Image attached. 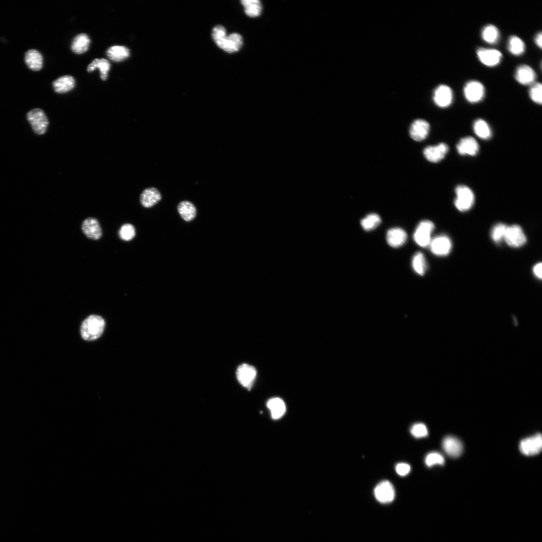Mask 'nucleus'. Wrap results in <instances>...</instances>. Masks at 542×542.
I'll use <instances>...</instances> for the list:
<instances>
[{
    "mask_svg": "<svg viewBox=\"0 0 542 542\" xmlns=\"http://www.w3.org/2000/svg\"><path fill=\"white\" fill-rule=\"evenodd\" d=\"M410 432L411 434L417 438L426 437L428 435V429L423 423H417L412 426Z\"/></svg>",
    "mask_w": 542,
    "mask_h": 542,
    "instance_id": "58836bf2",
    "label": "nucleus"
},
{
    "mask_svg": "<svg viewBox=\"0 0 542 542\" xmlns=\"http://www.w3.org/2000/svg\"><path fill=\"white\" fill-rule=\"evenodd\" d=\"M412 266L416 273L421 276L425 274L427 266L422 253L417 252L414 255L412 259Z\"/></svg>",
    "mask_w": 542,
    "mask_h": 542,
    "instance_id": "72a5a7b5",
    "label": "nucleus"
},
{
    "mask_svg": "<svg viewBox=\"0 0 542 542\" xmlns=\"http://www.w3.org/2000/svg\"><path fill=\"white\" fill-rule=\"evenodd\" d=\"M456 199L455 204L457 208L464 212L470 209L474 203V195L472 190L466 186H459L456 189Z\"/></svg>",
    "mask_w": 542,
    "mask_h": 542,
    "instance_id": "7ed1b4c3",
    "label": "nucleus"
},
{
    "mask_svg": "<svg viewBox=\"0 0 542 542\" xmlns=\"http://www.w3.org/2000/svg\"><path fill=\"white\" fill-rule=\"evenodd\" d=\"M434 228V224L432 221L427 220L421 221L414 234L415 242L423 248L429 246L432 240L431 236Z\"/></svg>",
    "mask_w": 542,
    "mask_h": 542,
    "instance_id": "20e7f679",
    "label": "nucleus"
},
{
    "mask_svg": "<svg viewBox=\"0 0 542 542\" xmlns=\"http://www.w3.org/2000/svg\"><path fill=\"white\" fill-rule=\"evenodd\" d=\"M99 69L101 72V77L103 80H106L108 78V74L111 68V64L109 62L105 59H95L87 67V71L89 72L94 71L96 69Z\"/></svg>",
    "mask_w": 542,
    "mask_h": 542,
    "instance_id": "c85d7f7f",
    "label": "nucleus"
},
{
    "mask_svg": "<svg viewBox=\"0 0 542 542\" xmlns=\"http://www.w3.org/2000/svg\"><path fill=\"white\" fill-rule=\"evenodd\" d=\"M534 41L537 46L541 49L542 47V34L541 32H539L536 35Z\"/></svg>",
    "mask_w": 542,
    "mask_h": 542,
    "instance_id": "37998d69",
    "label": "nucleus"
},
{
    "mask_svg": "<svg viewBox=\"0 0 542 542\" xmlns=\"http://www.w3.org/2000/svg\"><path fill=\"white\" fill-rule=\"evenodd\" d=\"M25 62L28 67L33 71L40 70L43 67L42 56L35 50H31L26 53Z\"/></svg>",
    "mask_w": 542,
    "mask_h": 542,
    "instance_id": "393cba45",
    "label": "nucleus"
},
{
    "mask_svg": "<svg viewBox=\"0 0 542 542\" xmlns=\"http://www.w3.org/2000/svg\"><path fill=\"white\" fill-rule=\"evenodd\" d=\"M396 471L399 475L404 476L410 473L411 467L408 464L400 463L396 466Z\"/></svg>",
    "mask_w": 542,
    "mask_h": 542,
    "instance_id": "a19ab883",
    "label": "nucleus"
},
{
    "mask_svg": "<svg viewBox=\"0 0 542 542\" xmlns=\"http://www.w3.org/2000/svg\"><path fill=\"white\" fill-rule=\"evenodd\" d=\"M105 325V321L101 316L97 315H90L81 324V336L86 341L95 340L103 334Z\"/></svg>",
    "mask_w": 542,
    "mask_h": 542,
    "instance_id": "f257e3e1",
    "label": "nucleus"
},
{
    "mask_svg": "<svg viewBox=\"0 0 542 542\" xmlns=\"http://www.w3.org/2000/svg\"><path fill=\"white\" fill-rule=\"evenodd\" d=\"M507 47L509 52L515 56L522 55L526 50L525 42L521 38L516 35L510 37Z\"/></svg>",
    "mask_w": 542,
    "mask_h": 542,
    "instance_id": "bb28decb",
    "label": "nucleus"
},
{
    "mask_svg": "<svg viewBox=\"0 0 542 542\" xmlns=\"http://www.w3.org/2000/svg\"><path fill=\"white\" fill-rule=\"evenodd\" d=\"M81 230L87 238L93 240H99L103 236L100 222L94 217H88L83 221Z\"/></svg>",
    "mask_w": 542,
    "mask_h": 542,
    "instance_id": "9b49d317",
    "label": "nucleus"
},
{
    "mask_svg": "<svg viewBox=\"0 0 542 542\" xmlns=\"http://www.w3.org/2000/svg\"><path fill=\"white\" fill-rule=\"evenodd\" d=\"M225 28L221 25H217L212 30V37L216 44L227 36Z\"/></svg>",
    "mask_w": 542,
    "mask_h": 542,
    "instance_id": "ea45409f",
    "label": "nucleus"
},
{
    "mask_svg": "<svg viewBox=\"0 0 542 542\" xmlns=\"http://www.w3.org/2000/svg\"><path fill=\"white\" fill-rule=\"evenodd\" d=\"M464 94L466 100L470 103L475 104L481 101L485 94V88L483 84L478 80L468 82L464 88Z\"/></svg>",
    "mask_w": 542,
    "mask_h": 542,
    "instance_id": "39448f33",
    "label": "nucleus"
},
{
    "mask_svg": "<svg viewBox=\"0 0 542 542\" xmlns=\"http://www.w3.org/2000/svg\"><path fill=\"white\" fill-rule=\"evenodd\" d=\"M536 73L529 66L524 65L519 66L516 69L515 77L521 84L531 85L535 82Z\"/></svg>",
    "mask_w": 542,
    "mask_h": 542,
    "instance_id": "a211bd4d",
    "label": "nucleus"
},
{
    "mask_svg": "<svg viewBox=\"0 0 542 542\" xmlns=\"http://www.w3.org/2000/svg\"><path fill=\"white\" fill-rule=\"evenodd\" d=\"M216 44L225 52L234 53L238 52L242 48L243 39L240 34L235 33L226 36Z\"/></svg>",
    "mask_w": 542,
    "mask_h": 542,
    "instance_id": "f8f14e48",
    "label": "nucleus"
},
{
    "mask_svg": "<svg viewBox=\"0 0 542 542\" xmlns=\"http://www.w3.org/2000/svg\"><path fill=\"white\" fill-rule=\"evenodd\" d=\"M237 376L239 383L243 387L250 390L256 379L257 371L254 367L245 364L239 367Z\"/></svg>",
    "mask_w": 542,
    "mask_h": 542,
    "instance_id": "ddd939ff",
    "label": "nucleus"
},
{
    "mask_svg": "<svg viewBox=\"0 0 542 542\" xmlns=\"http://www.w3.org/2000/svg\"><path fill=\"white\" fill-rule=\"evenodd\" d=\"M74 86L75 80L72 76L70 75L60 77L53 83L55 92L60 94L66 93L70 91Z\"/></svg>",
    "mask_w": 542,
    "mask_h": 542,
    "instance_id": "b1692460",
    "label": "nucleus"
},
{
    "mask_svg": "<svg viewBox=\"0 0 542 542\" xmlns=\"http://www.w3.org/2000/svg\"><path fill=\"white\" fill-rule=\"evenodd\" d=\"M27 118L35 134L42 135L47 132L49 121L43 110L39 108L33 109L27 113Z\"/></svg>",
    "mask_w": 542,
    "mask_h": 542,
    "instance_id": "f03ea898",
    "label": "nucleus"
},
{
    "mask_svg": "<svg viewBox=\"0 0 542 542\" xmlns=\"http://www.w3.org/2000/svg\"><path fill=\"white\" fill-rule=\"evenodd\" d=\"M267 406L271 412V416L273 419L277 420L281 418L286 412L285 404L279 398H273L270 399L267 402Z\"/></svg>",
    "mask_w": 542,
    "mask_h": 542,
    "instance_id": "4be33fe9",
    "label": "nucleus"
},
{
    "mask_svg": "<svg viewBox=\"0 0 542 542\" xmlns=\"http://www.w3.org/2000/svg\"><path fill=\"white\" fill-rule=\"evenodd\" d=\"M542 448V438L540 433L523 440L520 444L521 453L527 456L539 454Z\"/></svg>",
    "mask_w": 542,
    "mask_h": 542,
    "instance_id": "1a4fd4ad",
    "label": "nucleus"
},
{
    "mask_svg": "<svg viewBox=\"0 0 542 542\" xmlns=\"http://www.w3.org/2000/svg\"><path fill=\"white\" fill-rule=\"evenodd\" d=\"M445 463L443 457L437 453L429 454L426 457L425 464L431 467L436 465H443Z\"/></svg>",
    "mask_w": 542,
    "mask_h": 542,
    "instance_id": "4c0bfd02",
    "label": "nucleus"
},
{
    "mask_svg": "<svg viewBox=\"0 0 542 542\" xmlns=\"http://www.w3.org/2000/svg\"><path fill=\"white\" fill-rule=\"evenodd\" d=\"M246 15L250 17H256L260 15L262 7L258 0H243L241 1Z\"/></svg>",
    "mask_w": 542,
    "mask_h": 542,
    "instance_id": "2f4dec72",
    "label": "nucleus"
},
{
    "mask_svg": "<svg viewBox=\"0 0 542 542\" xmlns=\"http://www.w3.org/2000/svg\"><path fill=\"white\" fill-rule=\"evenodd\" d=\"M162 200L160 191L155 188H149L145 189L142 193L140 201L143 207L150 208L156 205Z\"/></svg>",
    "mask_w": 542,
    "mask_h": 542,
    "instance_id": "aec40b11",
    "label": "nucleus"
},
{
    "mask_svg": "<svg viewBox=\"0 0 542 542\" xmlns=\"http://www.w3.org/2000/svg\"><path fill=\"white\" fill-rule=\"evenodd\" d=\"M107 55L111 60L120 62L129 58L130 50L124 46H114L108 49Z\"/></svg>",
    "mask_w": 542,
    "mask_h": 542,
    "instance_id": "c756f323",
    "label": "nucleus"
},
{
    "mask_svg": "<svg viewBox=\"0 0 542 542\" xmlns=\"http://www.w3.org/2000/svg\"><path fill=\"white\" fill-rule=\"evenodd\" d=\"M429 246L434 255L437 256H445L451 250L452 243L448 237L441 235L431 240Z\"/></svg>",
    "mask_w": 542,
    "mask_h": 542,
    "instance_id": "4468645a",
    "label": "nucleus"
},
{
    "mask_svg": "<svg viewBox=\"0 0 542 542\" xmlns=\"http://www.w3.org/2000/svg\"><path fill=\"white\" fill-rule=\"evenodd\" d=\"M430 125L425 120L418 119L412 124L410 129L411 138L416 141H422L428 136Z\"/></svg>",
    "mask_w": 542,
    "mask_h": 542,
    "instance_id": "2eb2a0df",
    "label": "nucleus"
},
{
    "mask_svg": "<svg viewBox=\"0 0 542 542\" xmlns=\"http://www.w3.org/2000/svg\"><path fill=\"white\" fill-rule=\"evenodd\" d=\"M458 153L463 156L476 155L479 150L478 143L472 137H467L462 139L457 145Z\"/></svg>",
    "mask_w": 542,
    "mask_h": 542,
    "instance_id": "6ab92c4d",
    "label": "nucleus"
},
{
    "mask_svg": "<svg viewBox=\"0 0 542 542\" xmlns=\"http://www.w3.org/2000/svg\"><path fill=\"white\" fill-rule=\"evenodd\" d=\"M474 130L479 138L488 140L491 137V131L488 124L484 120L479 119L474 124Z\"/></svg>",
    "mask_w": 542,
    "mask_h": 542,
    "instance_id": "7c9ffc66",
    "label": "nucleus"
},
{
    "mask_svg": "<svg viewBox=\"0 0 542 542\" xmlns=\"http://www.w3.org/2000/svg\"><path fill=\"white\" fill-rule=\"evenodd\" d=\"M481 37L486 43L495 44L500 38V32L498 28L492 24L485 26L481 31Z\"/></svg>",
    "mask_w": 542,
    "mask_h": 542,
    "instance_id": "cd10ccee",
    "label": "nucleus"
},
{
    "mask_svg": "<svg viewBox=\"0 0 542 542\" xmlns=\"http://www.w3.org/2000/svg\"><path fill=\"white\" fill-rule=\"evenodd\" d=\"M386 238L389 246L397 248L406 243L407 239V235L402 229L394 228L388 231Z\"/></svg>",
    "mask_w": 542,
    "mask_h": 542,
    "instance_id": "412c9836",
    "label": "nucleus"
},
{
    "mask_svg": "<svg viewBox=\"0 0 542 542\" xmlns=\"http://www.w3.org/2000/svg\"><path fill=\"white\" fill-rule=\"evenodd\" d=\"M507 227L508 226L502 223L494 226L491 233V238L494 242L499 243L504 240Z\"/></svg>",
    "mask_w": 542,
    "mask_h": 542,
    "instance_id": "c9c22d12",
    "label": "nucleus"
},
{
    "mask_svg": "<svg viewBox=\"0 0 542 542\" xmlns=\"http://www.w3.org/2000/svg\"><path fill=\"white\" fill-rule=\"evenodd\" d=\"M479 61L488 67H494L499 65L502 61L503 55L495 49L479 48L476 52Z\"/></svg>",
    "mask_w": 542,
    "mask_h": 542,
    "instance_id": "0eeeda50",
    "label": "nucleus"
},
{
    "mask_svg": "<svg viewBox=\"0 0 542 542\" xmlns=\"http://www.w3.org/2000/svg\"><path fill=\"white\" fill-rule=\"evenodd\" d=\"M449 148L445 143H440L436 146H429L424 150L425 158L429 162L437 163L441 161L446 155Z\"/></svg>",
    "mask_w": 542,
    "mask_h": 542,
    "instance_id": "dca6fc26",
    "label": "nucleus"
},
{
    "mask_svg": "<svg viewBox=\"0 0 542 542\" xmlns=\"http://www.w3.org/2000/svg\"><path fill=\"white\" fill-rule=\"evenodd\" d=\"M542 264L541 263H539L536 265L533 269V272L535 275L539 279H541L542 278Z\"/></svg>",
    "mask_w": 542,
    "mask_h": 542,
    "instance_id": "79ce46f5",
    "label": "nucleus"
},
{
    "mask_svg": "<svg viewBox=\"0 0 542 542\" xmlns=\"http://www.w3.org/2000/svg\"><path fill=\"white\" fill-rule=\"evenodd\" d=\"M177 211L180 216L187 222L193 220L197 215L196 206L188 201L180 202L177 206Z\"/></svg>",
    "mask_w": 542,
    "mask_h": 542,
    "instance_id": "5701e85b",
    "label": "nucleus"
},
{
    "mask_svg": "<svg viewBox=\"0 0 542 542\" xmlns=\"http://www.w3.org/2000/svg\"><path fill=\"white\" fill-rule=\"evenodd\" d=\"M504 240L509 246L513 248L522 247L527 242L524 232L518 225H513L507 227Z\"/></svg>",
    "mask_w": 542,
    "mask_h": 542,
    "instance_id": "6e6552de",
    "label": "nucleus"
},
{
    "mask_svg": "<svg viewBox=\"0 0 542 542\" xmlns=\"http://www.w3.org/2000/svg\"><path fill=\"white\" fill-rule=\"evenodd\" d=\"M435 104L440 108L449 107L454 101V93L450 87L441 84L435 89L433 95Z\"/></svg>",
    "mask_w": 542,
    "mask_h": 542,
    "instance_id": "423d86ee",
    "label": "nucleus"
},
{
    "mask_svg": "<svg viewBox=\"0 0 542 542\" xmlns=\"http://www.w3.org/2000/svg\"><path fill=\"white\" fill-rule=\"evenodd\" d=\"M381 221V218L378 214L371 213L361 220V225L365 231H371L377 228Z\"/></svg>",
    "mask_w": 542,
    "mask_h": 542,
    "instance_id": "473e14b6",
    "label": "nucleus"
},
{
    "mask_svg": "<svg viewBox=\"0 0 542 542\" xmlns=\"http://www.w3.org/2000/svg\"><path fill=\"white\" fill-rule=\"evenodd\" d=\"M136 235V232L134 226L130 223L123 224L121 227L119 235L120 239L124 241H130L132 240Z\"/></svg>",
    "mask_w": 542,
    "mask_h": 542,
    "instance_id": "f704fd0d",
    "label": "nucleus"
},
{
    "mask_svg": "<svg viewBox=\"0 0 542 542\" xmlns=\"http://www.w3.org/2000/svg\"><path fill=\"white\" fill-rule=\"evenodd\" d=\"M529 96L532 101L537 104L542 103V85L540 82H535L531 85Z\"/></svg>",
    "mask_w": 542,
    "mask_h": 542,
    "instance_id": "e433bc0d",
    "label": "nucleus"
},
{
    "mask_svg": "<svg viewBox=\"0 0 542 542\" xmlns=\"http://www.w3.org/2000/svg\"><path fill=\"white\" fill-rule=\"evenodd\" d=\"M442 446L445 453L451 458H458L463 453V444L459 439L454 436L446 437L443 441Z\"/></svg>",
    "mask_w": 542,
    "mask_h": 542,
    "instance_id": "f3484780",
    "label": "nucleus"
},
{
    "mask_svg": "<svg viewBox=\"0 0 542 542\" xmlns=\"http://www.w3.org/2000/svg\"><path fill=\"white\" fill-rule=\"evenodd\" d=\"M90 42L89 37L85 34L77 35L72 43L71 50L75 54L80 55L87 52Z\"/></svg>",
    "mask_w": 542,
    "mask_h": 542,
    "instance_id": "a878e982",
    "label": "nucleus"
},
{
    "mask_svg": "<svg viewBox=\"0 0 542 542\" xmlns=\"http://www.w3.org/2000/svg\"><path fill=\"white\" fill-rule=\"evenodd\" d=\"M374 494L378 501L382 504L392 502L395 497V491L392 484L385 480L379 483L375 487Z\"/></svg>",
    "mask_w": 542,
    "mask_h": 542,
    "instance_id": "9d476101",
    "label": "nucleus"
}]
</instances>
